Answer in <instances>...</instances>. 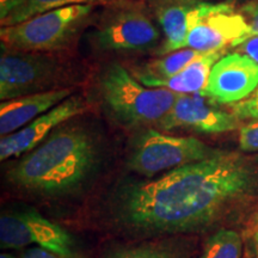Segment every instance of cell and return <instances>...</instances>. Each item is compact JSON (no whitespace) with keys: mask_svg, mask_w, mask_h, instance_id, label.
Segmentation results:
<instances>
[{"mask_svg":"<svg viewBox=\"0 0 258 258\" xmlns=\"http://www.w3.org/2000/svg\"><path fill=\"white\" fill-rule=\"evenodd\" d=\"M158 6L173 5V4H194V3H201V0H148Z\"/></svg>","mask_w":258,"mask_h":258,"instance_id":"cell-26","label":"cell"},{"mask_svg":"<svg viewBox=\"0 0 258 258\" xmlns=\"http://www.w3.org/2000/svg\"><path fill=\"white\" fill-rule=\"evenodd\" d=\"M21 258H84V257L79 253L71 254V256H64V254L56 253L51 250L44 249V247L35 246V247H31V249L25 250L24 252L22 253Z\"/></svg>","mask_w":258,"mask_h":258,"instance_id":"cell-23","label":"cell"},{"mask_svg":"<svg viewBox=\"0 0 258 258\" xmlns=\"http://www.w3.org/2000/svg\"><path fill=\"white\" fill-rule=\"evenodd\" d=\"M203 54L205 53L202 51L190 49V48L176 50L158 59L148 61L139 66L138 69H134L133 76L141 83L147 82V80L170 78L184 70L188 64L199 59Z\"/></svg>","mask_w":258,"mask_h":258,"instance_id":"cell-16","label":"cell"},{"mask_svg":"<svg viewBox=\"0 0 258 258\" xmlns=\"http://www.w3.org/2000/svg\"><path fill=\"white\" fill-rule=\"evenodd\" d=\"M240 14L249 24L252 35H258V0L250 2L241 6Z\"/></svg>","mask_w":258,"mask_h":258,"instance_id":"cell-22","label":"cell"},{"mask_svg":"<svg viewBox=\"0 0 258 258\" xmlns=\"http://www.w3.org/2000/svg\"><path fill=\"white\" fill-rule=\"evenodd\" d=\"M239 147L244 152H258V120L240 128Z\"/></svg>","mask_w":258,"mask_h":258,"instance_id":"cell-21","label":"cell"},{"mask_svg":"<svg viewBox=\"0 0 258 258\" xmlns=\"http://www.w3.org/2000/svg\"><path fill=\"white\" fill-rule=\"evenodd\" d=\"M0 258H16L14 254L11 253H2V256H0Z\"/></svg>","mask_w":258,"mask_h":258,"instance_id":"cell-28","label":"cell"},{"mask_svg":"<svg viewBox=\"0 0 258 258\" xmlns=\"http://www.w3.org/2000/svg\"><path fill=\"white\" fill-rule=\"evenodd\" d=\"M257 194L253 164L221 151L151 182L125 186L116 213L122 224L139 232L189 233L217 224Z\"/></svg>","mask_w":258,"mask_h":258,"instance_id":"cell-1","label":"cell"},{"mask_svg":"<svg viewBox=\"0 0 258 258\" xmlns=\"http://www.w3.org/2000/svg\"><path fill=\"white\" fill-rule=\"evenodd\" d=\"M220 152L194 137H175L147 129L135 140L128 167L141 176L153 177L164 171L169 172L208 159Z\"/></svg>","mask_w":258,"mask_h":258,"instance_id":"cell-5","label":"cell"},{"mask_svg":"<svg viewBox=\"0 0 258 258\" xmlns=\"http://www.w3.org/2000/svg\"><path fill=\"white\" fill-rule=\"evenodd\" d=\"M110 2V0H73L74 4H90V5H96V4H103V3Z\"/></svg>","mask_w":258,"mask_h":258,"instance_id":"cell-27","label":"cell"},{"mask_svg":"<svg viewBox=\"0 0 258 258\" xmlns=\"http://www.w3.org/2000/svg\"><path fill=\"white\" fill-rule=\"evenodd\" d=\"M62 67L35 51H6L0 59L2 101L54 90L62 78Z\"/></svg>","mask_w":258,"mask_h":258,"instance_id":"cell-6","label":"cell"},{"mask_svg":"<svg viewBox=\"0 0 258 258\" xmlns=\"http://www.w3.org/2000/svg\"><path fill=\"white\" fill-rule=\"evenodd\" d=\"M231 112L239 120H258V86L247 98L230 105Z\"/></svg>","mask_w":258,"mask_h":258,"instance_id":"cell-20","label":"cell"},{"mask_svg":"<svg viewBox=\"0 0 258 258\" xmlns=\"http://www.w3.org/2000/svg\"><path fill=\"white\" fill-rule=\"evenodd\" d=\"M250 36L252 34L244 16L235 12L233 5L227 3L192 28L185 48L202 53L222 50L226 46L238 47Z\"/></svg>","mask_w":258,"mask_h":258,"instance_id":"cell-12","label":"cell"},{"mask_svg":"<svg viewBox=\"0 0 258 258\" xmlns=\"http://www.w3.org/2000/svg\"><path fill=\"white\" fill-rule=\"evenodd\" d=\"M86 110V103L82 97L71 96L60 104L54 106L46 114L38 116L30 123L15 133L2 137L0 140V160L22 156L30 152L47 137L53 129L59 127L71 118L83 114Z\"/></svg>","mask_w":258,"mask_h":258,"instance_id":"cell-11","label":"cell"},{"mask_svg":"<svg viewBox=\"0 0 258 258\" xmlns=\"http://www.w3.org/2000/svg\"><path fill=\"white\" fill-rule=\"evenodd\" d=\"M246 235L247 238L252 241L258 256V207L249 220V224H247Z\"/></svg>","mask_w":258,"mask_h":258,"instance_id":"cell-25","label":"cell"},{"mask_svg":"<svg viewBox=\"0 0 258 258\" xmlns=\"http://www.w3.org/2000/svg\"><path fill=\"white\" fill-rule=\"evenodd\" d=\"M31 244L64 256L77 253L72 235L35 209L4 213L0 218L2 249H22Z\"/></svg>","mask_w":258,"mask_h":258,"instance_id":"cell-7","label":"cell"},{"mask_svg":"<svg viewBox=\"0 0 258 258\" xmlns=\"http://www.w3.org/2000/svg\"><path fill=\"white\" fill-rule=\"evenodd\" d=\"M95 5L73 4L51 10L23 23L2 28L0 41L6 51L61 50L69 47L89 22Z\"/></svg>","mask_w":258,"mask_h":258,"instance_id":"cell-4","label":"cell"},{"mask_svg":"<svg viewBox=\"0 0 258 258\" xmlns=\"http://www.w3.org/2000/svg\"><path fill=\"white\" fill-rule=\"evenodd\" d=\"M99 86L111 114L129 127L159 124L178 97L170 90L148 88L118 63L105 70Z\"/></svg>","mask_w":258,"mask_h":258,"instance_id":"cell-3","label":"cell"},{"mask_svg":"<svg viewBox=\"0 0 258 258\" xmlns=\"http://www.w3.org/2000/svg\"><path fill=\"white\" fill-rule=\"evenodd\" d=\"M227 3H194L158 6V21L163 29L165 41L157 54L159 56L184 49L190 31L199 22L221 10Z\"/></svg>","mask_w":258,"mask_h":258,"instance_id":"cell-13","label":"cell"},{"mask_svg":"<svg viewBox=\"0 0 258 258\" xmlns=\"http://www.w3.org/2000/svg\"><path fill=\"white\" fill-rule=\"evenodd\" d=\"M188 249L173 241H154L116 250L106 258H184Z\"/></svg>","mask_w":258,"mask_h":258,"instance_id":"cell-18","label":"cell"},{"mask_svg":"<svg viewBox=\"0 0 258 258\" xmlns=\"http://www.w3.org/2000/svg\"><path fill=\"white\" fill-rule=\"evenodd\" d=\"M238 47L241 54H245L258 63V35L247 37Z\"/></svg>","mask_w":258,"mask_h":258,"instance_id":"cell-24","label":"cell"},{"mask_svg":"<svg viewBox=\"0 0 258 258\" xmlns=\"http://www.w3.org/2000/svg\"><path fill=\"white\" fill-rule=\"evenodd\" d=\"M161 129H190L205 134H221L239 127V118L222 110L220 104L201 93L178 95L175 104L158 124Z\"/></svg>","mask_w":258,"mask_h":258,"instance_id":"cell-9","label":"cell"},{"mask_svg":"<svg viewBox=\"0 0 258 258\" xmlns=\"http://www.w3.org/2000/svg\"><path fill=\"white\" fill-rule=\"evenodd\" d=\"M97 163V147L79 127L59 128L8 173L12 184L32 192L60 195L78 188Z\"/></svg>","mask_w":258,"mask_h":258,"instance_id":"cell-2","label":"cell"},{"mask_svg":"<svg viewBox=\"0 0 258 258\" xmlns=\"http://www.w3.org/2000/svg\"><path fill=\"white\" fill-rule=\"evenodd\" d=\"M258 86V63L245 54L224 55L213 66L205 95L219 104H234L247 98Z\"/></svg>","mask_w":258,"mask_h":258,"instance_id":"cell-10","label":"cell"},{"mask_svg":"<svg viewBox=\"0 0 258 258\" xmlns=\"http://www.w3.org/2000/svg\"><path fill=\"white\" fill-rule=\"evenodd\" d=\"M73 4V0H2L0 24L2 28L12 27L51 10Z\"/></svg>","mask_w":258,"mask_h":258,"instance_id":"cell-17","label":"cell"},{"mask_svg":"<svg viewBox=\"0 0 258 258\" xmlns=\"http://www.w3.org/2000/svg\"><path fill=\"white\" fill-rule=\"evenodd\" d=\"M243 252V239L233 230H219L208 238L199 258H240Z\"/></svg>","mask_w":258,"mask_h":258,"instance_id":"cell-19","label":"cell"},{"mask_svg":"<svg viewBox=\"0 0 258 258\" xmlns=\"http://www.w3.org/2000/svg\"><path fill=\"white\" fill-rule=\"evenodd\" d=\"M160 34L139 8H120L106 15L93 34L96 47L105 51H141L154 48Z\"/></svg>","mask_w":258,"mask_h":258,"instance_id":"cell-8","label":"cell"},{"mask_svg":"<svg viewBox=\"0 0 258 258\" xmlns=\"http://www.w3.org/2000/svg\"><path fill=\"white\" fill-rule=\"evenodd\" d=\"M72 89L61 88L9 99L0 105V134L6 137L71 97Z\"/></svg>","mask_w":258,"mask_h":258,"instance_id":"cell-14","label":"cell"},{"mask_svg":"<svg viewBox=\"0 0 258 258\" xmlns=\"http://www.w3.org/2000/svg\"><path fill=\"white\" fill-rule=\"evenodd\" d=\"M224 56V49L208 51L199 59L192 61L184 70L166 79L147 80L143 83L148 88L166 89L177 95H191L202 93L207 88L212 69L220 57Z\"/></svg>","mask_w":258,"mask_h":258,"instance_id":"cell-15","label":"cell"}]
</instances>
